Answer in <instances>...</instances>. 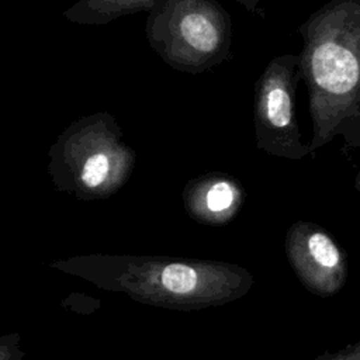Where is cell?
I'll use <instances>...</instances> for the list:
<instances>
[{
  "instance_id": "3957f363",
  "label": "cell",
  "mask_w": 360,
  "mask_h": 360,
  "mask_svg": "<svg viewBox=\"0 0 360 360\" xmlns=\"http://www.w3.org/2000/svg\"><path fill=\"white\" fill-rule=\"evenodd\" d=\"M266 111L270 122L276 127H285L291 121V98L283 86L273 84L267 89Z\"/></svg>"
},
{
  "instance_id": "8992f818",
  "label": "cell",
  "mask_w": 360,
  "mask_h": 360,
  "mask_svg": "<svg viewBox=\"0 0 360 360\" xmlns=\"http://www.w3.org/2000/svg\"><path fill=\"white\" fill-rule=\"evenodd\" d=\"M108 159L103 153L93 155L87 159L84 163L83 172H82V179L89 187H96L98 186L104 179L108 172Z\"/></svg>"
},
{
  "instance_id": "52a82bcc",
  "label": "cell",
  "mask_w": 360,
  "mask_h": 360,
  "mask_svg": "<svg viewBox=\"0 0 360 360\" xmlns=\"http://www.w3.org/2000/svg\"><path fill=\"white\" fill-rule=\"evenodd\" d=\"M233 201V193L229 184L217 183L207 194V205L211 211H222L228 208Z\"/></svg>"
},
{
  "instance_id": "277c9868",
  "label": "cell",
  "mask_w": 360,
  "mask_h": 360,
  "mask_svg": "<svg viewBox=\"0 0 360 360\" xmlns=\"http://www.w3.org/2000/svg\"><path fill=\"white\" fill-rule=\"evenodd\" d=\"M162 283L169 291L184 294L195 287L197 273L190 266L173 263L163 269Z\"/></svg>"
},
{
  "instance_id": "7a4b0ae2",
  "label": "cell",
  "mask_w": 360,
  "mask_h": 360,
  "mask_svg": "<svg viewBox=\"0 0 360 360\" xmlns=\"http://www.w3.org/2000/svg\"><path fill=\"white\" fill-rule=\"evenodd\" d=\"M183 38L195 49L210 52L218 45V31L215 25L201 13H190L180 22Z\"/></svg>"
},
{
  "instance_id": "6da1fadb",
  "label": "cell",
  "mask_w": 360,
  "mask_h": 360,
  "mask_svg": "<svg viewBox=\"0 0 360 360\" xmlns=\"http://www.w3.org/2000/svg\"><path fill=\"white\" fill-rule=\"evenodd\" d=\"M316 84L333 94L350 91L359 82V62L353 52L335 42L318 45L311 56Z\"/></svg>"
},
{
  "instance_id": "5b68a950",
  "label": "cell",
  "mask_w": 360,
  "mask_h": 360,
  "mask_svg": "<svg viewBox=\"0 0 360 360\" xmlns=\"http://www.w3.org/2000/svg\"><path fill=\"white\" fill-rule=\"evenodd\" d=\"M312 257L322 266L333 267L339 262V252L332 240L323 233H314L308 242Z\"/></svg>"
}]
</instances>
